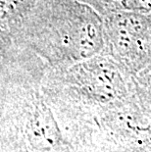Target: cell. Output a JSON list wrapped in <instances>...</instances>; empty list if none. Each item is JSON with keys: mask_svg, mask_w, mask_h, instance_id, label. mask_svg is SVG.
I'll list each match as a JSON object with an SVG mask.
<instances>
[{"mask_svg": "<svg viewBox=\"0 0 151 152\" xmlns=\"http://www.w3.org/2000/svg\"><path fill=\"white\" fill-rule=\"evenodd\" d=\"M2 44L61 69L100 54L103 18L82 0H37L21 17L1 28Z\"/></svg>", "mask_w": 151, "mask_h": 152, "instance_id": "6da1fadb", "label": "cell"}, {"mask_svg": "<svg viewBox=\"0 0 151 152\" xmlns=\"http://www.w3.org/2000/svg\"><path fill=\"white\" fill-rule=\"evenodd\" d=\"M102 18V52L134 75L151 65V13L119 12Z\"/></svg>", "mask_w": 151, "mask_h": 152, "instance_id": "7a4b0ae2", "label": "cell"}, {"mask_svg": "<svg viewBox=\"0 0 151 152\" xmlns=\"http://www.w3.org/2000/svg\"><path fill=\"white\" fill-rule=\"evenodd\" d=\"M27 137L37 149H49L60 141V132L53 115L41 98L34 99L28 115Z\"/></svg>", "mask_w": 151, "mask_h": 152, "instance_id": "3957f363", "label": "cell"}, {"mask_svg": "<svg viewBox=\"0 0 151 152\" xmlns=\"http://www.w3.org/2000/svg\"><path fill=\"white\" fill-rule=\"evenodd\" d=\"M102 17L111 13H151V0H82Z\"/></svg>", "mask_w": 151, "mask_h": 152, "instance_id": "277c9868", "label": "cell"}]
</instances>
